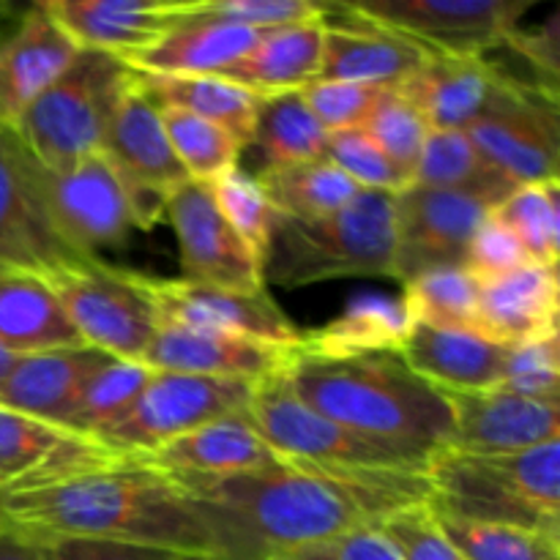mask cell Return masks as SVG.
I'll return each instance as SVG.
<instances>
[{
	"instance_id": "6da1fadb",
	"label": "cell",
	"mask_w": 560,
	"mask_h": 560,
	"mask_svg": "<svg viewBox=\"0 0 560 560\" xmlns=\"http://www.w3.org/2000/svg\"><path fill=\"white\" fill-rule=\"evenodd\" d=\"M213 541L217 558L268 560L290 547L381 525L392 514L430 503L427 474L364 470L277 457L230 476H173Z\"/></svg>"
},
{
	"instance_id": "7a4b0ae2",
	"label": "cell",
	"mask_w": 560,
	"mask_h": 560,
	"mask_svg": "<svg viewBox=\"0 0 560 560\" xmlns=\"http://www.w3.org/2000/svg\"><path fill=\"white\" fill-rule=\"evenodd\" d=\"M3 506L9 530L25 539L74 536L217 558V541L178 481L131 457L58 485L5 492Z\"/></svg>"
},
{
	"instance_id": "3957f363",
	"label": "cell",
	"mask_w": 560,
	"mask_h": 560,
	"mask_svg": "<svg viewBox=\"0 0 560 560\" xmlns=\"http://www.w3.org/2000/svg\"><path fill=\"white\" fill-rule=\"evenodd\" d=\"M279 377L326 419L427 463L452 443L454 416L446 394L416 375L399 353L323 361L295 350Z\"/></svg>"
},
{
	"instance_id": "277c9868",
	"label": "cell",
	"mask_w": 560,
	"mask_h": 560,
	"mask_svg": "<svg viewBox=\"0 0 560 560\" xmlns=\"http://www.w3.org/2000/svg\"><path fill=\"white\" fill-rule=\"evenodd\" d=\"M424 474L435 512L560 539V441L514 454L443 448Z\"/></svg>"
},
{
	"instance_id": "5b68a950",
	"label": "cell",
	"mask_w": 560,
	"mask_h": 560,
	"mask_svg": "<svg viewBox=\"0 0 560 560\" xmlns=\"http://www.w3.org/2000/svg\"><path fill=\"white\" fill-rule=\"evenodd\" d=\"M353 277L394 279V195L359 191L320 219H273L262 279L284 290Z\"/></svg>"
},
{
	"instance_id": "8992f818",
	"label": "cell",
	"mask_w": 560,
	"mask_h": 560,
	"mask_svg": "<svg viewBox=\"0 0 560 560\" xmlns=\"http://www.w3.org/2000/svg\"><path fill=\"white\" fill-rule=\"evenodd\" d=\"M135 71L120 58L80 49L63 74L22 113L14 137L44 170H66L98 153Z\"/></svg>"
},
{
	"instance_id": "52a82bcc",
	"label": "cell",
	"mask_w": 560,
	"mask_h": 560,
	"mask_svg": "<svg viewBox=\"0 0 560 560\" xmlns=\"http://www.w3.org/2000/svg\"><path fill=\"white\" fill-rule=\"evenodd\" d=\"M255 430L273 454L317 465L364 470H413L424 474L427 459L386 443L370 441L301 402L282 377L257 383L246 410Z\"/></svg>"
},
{
	"instance_id": "ba28073f",
	"label": "cell",
	"mask_w": 560,
	"mask_h": 560,
	"mask_svg": "<svg viewBox=\"0 0 560 560\" xmlns=\"http://www.w3.org/2000/svg\"><path fill=\"white\" fill-rule=\"evenodd\" d=\"M44 279L58 295L82 345L113 359H142L159 320L140 288V273L107 266L102 257H88Z\"/></svg>"
},
{
	"instance_id": "9c48e42d",
	"label": "cell",
	"mask_w": 560,
	"mask_h": 560,
	"mask_svg": "<svg viewBox=\"0 0 560 560\" xmlns=\"http://www.w3.org/2000/svg\"><path fill=\"white\" fill-rule=\"evenodd\" d=\"M257 383L219 381V377L156 372L137 402L98 432L96 441L124 457H142L208 421L246 413Z\"/></svg>"
},
{
	"instance_id": "30bf717a",
	"label": "cell",
	"mask_w": 560,
	"mask_h": 560,
	"mask_svg": "<svg viewBox=\"0 0 560 560\" xmlns=\"http://www.w3.org/2000/svg\"><path fill=\"white\" fill-rule=\"evenodd\" d=\"M465 135L512 186L558 178L560 118L556 93L503 80L495 71V88Z\"/></svg>"
},
{
	"instance_id": "8fae6325",
	"label": "cell",
	"mask_w": 560,
	"mask_h": 560,
	"mask_svg": "<svg viewBox=\"0 0 560 560\" xmlns=\"http://www.w3.org/2000/svg\"><path fill=\"white\" fill-rule=\"evenodd\" d=\"M530 0H355L350 9L432 55L487 58L523 25Z\"/></svg>"
},
{
	"instance_id": "7c38bea8",
	"label": "cell",
	"mask_w": 560,
	"mask_h": 560,
	"mask_svg": "<svg viewBox=\"0 0 560 560\" xmlns=\"http://www.w3.org/2000/svg\"><path fill=\"white\" fill-rule=\"evenodd\" d=\"M98 153L118 175L137 230H151L164 219L167 197L189 180L164 135L159 107L140 91L137 74L109 118Z\"/></svg>"
},
{
	"instance_id": "4fadbf2b",
	"label": "cell",
	"mask_w": 560,
	"mask_h": 560,
	"mask_svg": "<svg viewBox=\"0 0 560 560\" xmlns=\"http://www.w3.org/2000/svg\"><path fill=\"white\" fill-rule=\"evenodd\" d=\"M31 175L55 230L82 257L124 246L137 230L129 197L102 153L66 170H44L31 159Z\"/></svg>"
},
{
	"instance_id": "5bb4252c",
	"label": "cell",
	"mask_w": 560,
	"mask_h": 560,
	"mask_svg": "<svg viewBox=\"0 0 560 560\" xmlns=\"http://www.w3.org/2000/svg\"><path fill=\"white\" fill-rule=\"evenodd\" d=\"M487 200L465 191L408 184L394 195V282L427 271L463 268L476 228L490 217Z\"/></svg>"
},
{
	"instance_id": "9a60e30c",
	"label": "cell",
	"mask_w": 560,
	"mask_h": 560,
	"mask_svg": "<svg viewBox=\"0 0 560 560\" xmlns=\"http://www.w3.org/2000/svg\"><path fill=\"white\" fill-rule=\"evenodd\" d=\"M142 293L151 301L159 323L200 328V331L230 334L252 342L299 348V326L282 312L268 290L238 293V290L206 288L186 279H156L140 273Z\"/></svg>"
},
{
	"instance_id": "2e32d148",
	"label": "cell",
	"mask_w": 560,
	"mask_h": 560,
	"mask_svg": "<svg viewBox=\"0 0 560 560\" xmlns=\"http://www.w3.org/2000/svg\"><path fill=\"white\" fill-rule=\"evenodd\" d=\"M164 219L173 224L180 252V277L206 288L255 293L266 290L262 266L224 222L208 184L186 180L167 197Z\"/></svg>"
},
{
	"instance_id": "e0dca14e",
	"label": "cell",
	"mask_w": 560,
	"mask_h": 560,
	"mask_svg": "<svg viewBox=\"0 0 560 560\" xmlns=\"http://www.w3.org/2000/svg\"><path fill=\"white\" fill-rule=\"evenodd\" d=\"M88 260L55 230L31 175V156L0 129V273H47Z\"/></svg>"
},
{
	"instance_id": "ac0fdd59",
	"label": "cell",
	"mask_w": 560,
	"mask_h": 560,
	"mask_svg": "<svg viewBox=\"0 0 560 560\" xmlns=\"http://www.w3.org/2000/svg\"><path fill=\"white\" fill-rule=\"evenodd\" d=\"M124 459L96 438L77 435L49 421L0 405V490L58 485Z\"/></svg>"
},
{
	"instance_id": "d6986e66",
	"label": "cell",
	"mask_w": 560,
	"mask_h": 560,
	"mask_svg": "<svg viewBox=\"0 0 560 560\" xmlns=\"http://www.w3.org/2000/svg\"><path fill=\"white\" fill-rule=\"evenodd\" d=\"M430 58L432 52L424 47L359 14L350 3H326L323 63L317 80L397 88Z\"/></svg>"
},
{
	"instance_id": "ffe728a7",
	"label": "cell",
	"mask_w": 560,
	"mask_h": 560,
	"mask_svg": "<svg viewBox=\"0 0 560 560\" xmlns=\"http://www.w3.org/2000/svg\"><path fill=\"white\" fill-rule=\"evenodd\" d=\"M295 350L299 348H279V345L252 342L230 334L159 323L140 361L156 372L262 383L282 375Z\"/></svg>"
},
{
	"instance_id": "44dd1931",
	"label": "cell",
	"mask_w": 560,
	"mask_h": 560,
	"mask_svg": "<svg viewBox=\"0 0 560 560\" xmlns=\"http://www.w3.org/2000/svg\"><path fill=\"white\" fill-rule=\"evenodd\" d=\"M454 416L448 448L463 454H514L560 441V402H539L517 394H446Z\"/></svg>"
},
{
	"instance_id": "7402d4cb",
	"label": "cell",
	"mask_w": 560,
	"mask_h": 560,
	"mask_svg": "<svg viewBox=\"0 0 560 560\" xmlns=\"http://www.w3.org/2000/svg\"><path fill=\"white\" fill-rule=\"evenodd\" d=\"M80 52L44 3L25 5L0 38V129H14L27 107Z\"/></svg>"
},
{
	"instance_id": "603a6c76",
	"label": "cell",
	"mask_w": 560,
	"mask_h": 560,
	"mask_svg": "<svg viewBox=\"0 0 560 560\" xmlns=\"http://www.w3.org/2000/svg\"><path fill=\"white\" fill-rule=\"evenodd\" d=\"M109 359L113 355L88 348V345L16 355L14 366L0 386V405L63 427L80 402L88 381Z\"/></svg>"
},
{
	"instance_id": "cb8c5ba5",
	"label": "cell",
	"mask_w": 560,
	"mask_h": 560,
	"mask_svg": "<svg viewBox=\"0 0 560 560\" xmlns=\"http://www.w3.org/2000/svg\"><path fill=\"white\" fill-rule=\"evenodd\" d=\"M399 355L438 392L470 394L501 386L506 345L463 328H435L416 323Z\"/></svg>"
},
{
	"instance_id": "d4e9b609",
	"label": "cell",
	"mask_w": 560,
	"mask_h": 560,
	"mask_svg": "<svg viewBox=\"0 0 560 560\" xmlns=\"http://www.w3.org/2000/svg\"><path fill=\"white\" fill-rule=\"evenodd\" d=\"M558 268L525 262L517 271L479 282L476 331L501 345L558 331Z\"/></svg>"
},
{
	"instance_id": "484cf974",
	"label": "cell",
	"mask_w": 560,
	"mask_h": 560,
	"mask_svg": "<svg viewBox=\"0 0 560 560\" xmlns=\"http://www.w3.org/2000/svg\"><path fill=\"white\" fill-rule=\"evenodd\" d=\"M260 33L228 22L175 20L156 42L120 60L148 77H217L249 52Z\"/></svg>"
},
{
	"instance_id": "4316f807",
	"label": "cell",
	"mask_w": 560,
	"mask_h": 560,
	"mask_svg": "<svg viewBox=\"0 0 560 560\" xmlns=\"http://www.w3.org/2000/svg\"><path fill=\"white\" fill-rule=\"evenodd\" d=\"M277 457L279 454L268 448L249 416L233 413L208 421V424L131 459H140V463L173 476H230L262 468Z\"/></svg>"
},
{
	"instance_id": "83f0119b",
	"label": "cell",
	"mask_w": 560,
	"mask_h": 560,
	"mask_svg": "<svg viewBox=\"0 0 560 560\" xmlns=\"http://www.w3.org/2000/svg\"><path fill=\"white\" fill-rule=\"evenodd\" d=\"M44 5L77 47L115 58L148 47L170 27L164 0H44Z\"/></svg>"
},
{
	"instance_id": "f1b7e54d",
	"label": "cell",
	"mask_w": 560,
	"mask_h": 560,
	"mask_svg": "<svg viewBox=\"0 0 560 560\" xmlns=\"http://www.w3.org/2000/svg\"><path fill=\"white\" fill-rule=\"evenodd\" d=\"M495 88L490 58L432 55L397 91L419 109L430 131H465Z\"/></svg>"
},
{
	"instance_id": "f546056e",
	"label": "cell",
	"mask_w": 560,
	"mask_h": 560,
	"mask_svg": "<svg viewBox=\"0 0 560 560\" xmlns=\"http://www.w3.org/2000/svg\"><path fill=\"white\" fill-rule=\"evenodd\" d=\"M416 320L402 295H361L326 326L301 334L299 355L323 361L399 353Z\"/></svg>"
},
{
	"instance_id": "4dcf8cb0",
	"label": "cell",
	"mask_w": 560,
	"mask_h": 560,
	"mask_svg": "<svg viewBox=\"0 0 560 560\" xmlns=\"http://www.w3.org/2000/svg\"><path fill=\"white\" fill-rule=\"evenodd\" d=\"M323 63V16L262 31L255 47L222 71L224 80L268 98L301 91L317 80Z\"/></svg>"
},
{
	"instance_id": "1f68e13d",
	"label": "cell",
	"mask_w": 560,
	"mask_h": 560,
	"mask_svg": "<svg viewBox=\"0 0 560 560\" xmlns=\"http://www.w3.org/2000/svg\"><path fill=\"white\" fill-rule=\"evenodd\" d=\"M0 345L14 355L82 348L42 273H0Z\"/></svg>"
},
{
	"instance_id": "d6a6232c",
	"label": "cell",
	"mask_w": 560,
	"mask_h": 560,
	"mask_svg": "<svg viewBox=\"0 0 560 560\" xmlns=\"http://www.w3.org/2000/svg\"><path fill=\"white\" fill-rule=\"evenodd\" d=\"M137 74V71H135ZM137 85L156 107L184 109L219 126L244 148H249L262 96L224 80V77H148L137 74Z\"/></svg>"
},
{
	"instance_id": "836d02e7",
	"label": "cell",
	"mask_w": 560,
	"mask_h": 560,
	"mask_svg": "<svg viewBox=\"0 0 560 560\" xmlns=\"http://www.w3.org/2000/svg\"><path fill=\"white\" fill-rule=\"evenodd\" d=\"M249 148H255L260 156L257 173L290 167V164L326 159L328 131L306 107L301 91L277 93V96L262 98Z\"/></svg>"
},
{
	"instance_id": "e575fe53",
	"label": "cell",
	"mask_w": 560,
	"mask_h": 560,
	"mask_svg": "<svg viewBox=\"0 0 560 560\" xmlns=\"http://www.w3.org/2000/svg\"><path fill=\"white\" fill-rule=\"evenodd\" d=\"M410 184L465 191L498 206L514 189L465 131H430Z\"/></svg>"
},
{
	"instance_id": "d590c367",
	"label": "cell",
	"mask_w": 560,
	"mask_h": 560,
	"mask_svg": "<svg viewBox=\"0 0 560 560\" xmlns=\"http://www.w3.org/2000/svg\"><path fill=\"white\" fill-rule=\"evenodd\" d=\"M262 195L279 217L320 219L339 208L350 206L359 197V186L328 159L290 164V167L255 173Z\"/></svg>"
},
{
	"instance_id": "8d00e7d4",
	"label": "cell",
	"mask_w": 560,
	"mask_h": 560,
	"mask_svg": "<svg viewBox=\"0 0 560 560\" xmlns=\"http://www.w3.org/2000/svg\"><path fill=\"white\" fill-rule=\"evenodd\" d=\"M498 219L523 244L528 257L541 266L558 268L560 249V208H558V178L539 184L514 186L495 208Z\"/></svg>"
},
{
	"instance_id": "74e56055",
	"label": "cell",
	"mask_w": 560,
	"mask_h": 560,
	"mask_svg": "<svg viewBox=\"0 0 560 560\" xmlns=\"http://www.w3.org/2000/svg\"><path fill=\"white\" fill-rule=\"evenodd\" d=\"M153 370L142 361L109 359L96 375L88 381L80 402L66 419L63 430L77 432V435L96 438L107 427H113L151 381Z\"/></svg>"
},
{
	"instance_id": "f35d334b",
	"label": "cell",
	"mask_w": 560,
	"mask_h": 560,
	"mask_svg": "<svg viewBox=\"0 0 560 560\" xmlns=\"http://www.w3.org/2000/svg\"><path fill=\"white\" fill-rule=\"evenodd\" d=\"M402 301L421 326L476 331L479 279L470 277L465 268L427 271L402 284Z\"/></svg>"
},
{
	"instance_id": "ab89813d",
	"label": "cell",
	"mask_w": 560,
	"mask_h": 560,
	"mask_svg": "<svg viewBox=\"0 0 560 560\" xmlns=\"http://www.w3.org/2000/svg\"><path fill=\"white\" fill-rule=\"evenodd\" d=\"M159 118L189 180L208 184L219 173L241 164L246 148L219 126L173 107H159Z\"/></svg>"
},
{
	"instance_id": "60d3db41",
	"label": "cell",
	"mask_w": 560,
	"mask_h": 560,
	"mask_svg": "<svg viewBox=\"0 0 560 560\" xmlns=\"http://www.w3.org/2000/svg\"><path fill=\"white\" fill-rule=\"evenodd\" d=\"M438 528L468 560H560V539L512 528V525L474 523L435 512Z\"/></svg>"
},
{
	"instance_id": "b9f144b4",
	"label": "cell",
	"mask_w": 560,
	"mask_h": 560,
	"mask_svg": "<svg viewBox=\"0 0 560 560\" xmlns=\"http://www.w3.org/2000/svg\"><path fill=\"white\" fill-rule=\"evenodd\" d=\"M167 20H208L228 25L273 31L326 16V3L315 0H164Z\"/></svg>"
},
{
	"instance_id": "7bdbcfd3",
	"label": "cell",
	"mask_w": 560,
	"mask_h": 560,
	"mask_svg": "<svg viewBox=\"0 0 560 560\" xmlns=\"http://www.w3.org/2000/svg\"><path fill=\"white\" fill-rule=\"evenodd\" d=\"M208 191H211L224 222L235 230V235L244 241L246 249L262 266L277 211L268 202V197L262 195L255 175L246 173L241 164H235V167L224 170L217 178L208 180Z\"/></svg>"
},
{
	"instance_id": "ee69618b",
	"label": "cell",
	"mask_w": 560,
	"mask_h": 560,
	"mask_svg": "<svg viewBox=\"0 0 560 560\" xmlns=\"http://www.w3.org/2000/svg\"><path fill=\"white\" fill-rule=\"evenodd\" d=\"M359 129L370 135V140L386 153L388 162L405 178L413 180L421 148H424L427 137H430V126L424 124L419 109L397 88H383L381 96L375 98L370 115H366V120Z\"/></svg>"
},
{
	"instance_id": "f6af8a7d",
	"label": "cell",
	"mask_w": 560,
	"mask_h": 560,
	"mask_svg": "<svg viewBox=\"0 0 560 560\" xmlns=\"http://www.w3.org/2000/svg\"><path fill=\"white\" fill-rule=\"evenodd\" d=\"M501 392L539 402H558L560 394V342L558 331L506 345Z\"/></svg>"
},
{
	"instance_id": "bcb514c9",
	"label": "cell",
	"mask_w": 560,
	"mask_h": 560,
	"mask_svg": "<svg viewBox=\"0 0 560 560\" xmlns=\"http://www.w3.org/2000/svg\"><path fill=\"white\" fill-rule=\"evenodd\" d=\"M326 159L334 167L342 170L361 191H388L397 195L410 184L397 167L386 159V153L370 140L364 129H342L328 135Z\"/></svg>"
},
{
	"instance_id": "7dc6e473",
	"label": "cell",
	"mask_w": 560,
	"mask_h": 560,
	"mask_svg": "<svg viewBox=\"0 0 560 560\" xmlns=\"http://www.w3.org/2000/svg\"><path fill=\"white\" fill-rule=\"evenodd\" d=\"M381 91L383 88L359 85V82L315 80L301 88V96H304L312 115L320 120L323 129L331 135V131L359 129Z\"/></svg>"
},
{
	"instance_id": "c3c4849f",
	"label": "cell",
	"mask_w": 560,
	"mask_h": 560,
	"mask_svg": "<svg viewBox=\"0 0 560 560\" xmlns=\"http://www.w3.org/2000/svg\"><path fill=\"white\" fill-rule=\"evenodd\" d=\"M381 530L397 547L402 560H468L438 528L430 503L392 514L383 520Z\"/></svg>"
},
{
	"instance_id": "681fc988",
	"label": "cell",
	"mask_w": 560,
	"mask_h": 560,
	"mask_svg": "<svg viewBox=\"0 0 560 560\" xmlns=\"http://www.w3.org/2000/svg\"><path fill=\"white\" fill-rule=\"evenodd\" d=\"M525 262H534L528 252L523 249L512 230L490 211V217L476 228L474 238H470L468 252H465L463 268L479 282L487 279L503 277L509 271H517Z\"/></svg>"
},
{
	"instance_id": "f907efd6",
	"label": "cell",
	"mask_w": 560,
	"mask_h": 560,
	"mask_svg": "<svg viewBox=\"0 0 560 560\" xmlns=\"http://www.w3.org/2000/svg\"><path fill=\"white\" fill-rule=\"evenodd\" d=\"M268 560H402V556L388 541L381 525H361L334 539L273 552Z\"/></svg>"
},
{
	"instance_id": "816d5d0a",
	"label": "cell",
	"mask_w": 560,
	"mask_h": 560,
	"mask_svg": "<svg viewBox=\"0 0 560 560\" xmlns=\"http://www.w3.org/2000/svg\"><path fill=\"white\" fill-rule=\"evenodd\" d=\"M27 541L36 547L38 560H173V552L118 545V541L74 539V536H38Z\"/></svg>"
},
{
	"instance_id": "f5cc1de1",
	"label": "cell",
	"mask_w": 560,
	"mask_h": 560,
	"mask_svg": "<svg viewBox=\"0 0 560 560\" xmlns=\"http://www.w3.org/2000/svg\"><path fill=\"white\" fill-rule=\"evenodd\" d=\"M0 560H38L36 547L14 530L0 534Z\"/></svg>"
},
{
	"instance_id": "db71d44e",
	"label": "cell",
	"mask_w": 560,
	"mask_h": 560,
	"mask_svg": "<svg viewBox=\"0 0 560 560\" xmlns=\"http://www.w3.org/2000/svg\"><path fill=\"white\" fill-rule=\"evenodd\" d=\"M22 11H25V5H14V3H9V0H0V38H3L5 33L16 25V20H20Z\"/></svg>"
},
{
	"instance_id": "11a10c76",
	"label": "cell",
	"mask_w": 560,
	"mask_h": 560,
	"mask_svg": "<svg viewBox=\"0 0 560 560\" xmlns=\"http://www.w3.org/2000/svg\"><path fill=\"white\" fill-rule=\"evenodd\" d=\"M14 361H16V355L9 353V350H5L3 345H0V386H3L5 375H9V372H11V366H14Z\"/></svg>"
},
{
	"instance_id": "9f6ffc18",
	"label": "cell",
	"mask_w": 560,
	"mask_h": 560,
	"mask_svg": "<svg viewBox=\"0 0 560 560\" xmlns=\"http://www.w3.org/2000/svg\"><path fill=\"white\" fill-rule=\"evenodd\" d=\"M3 498H5V492L0 490V534H5V530H9V523H5V506H3Z\"/></svg>"
},
{
	"instance_id": "6f0895ef",
	"label": "cell",
	"mask_w": 560,
	"mask_h": 560,
	"mask_svg": "<svg viewBox=\"0 0 560 560\" xmlns=\"http://www.w3.org/2000/svg\"><path fill=\"white\" fill-rule=\"evenodd\" d=\"M173 560H224V558H213V556H173Z\"/></svg>"
}]
</instances>
